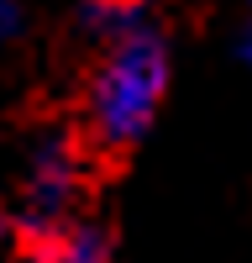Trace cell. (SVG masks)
<instances>
[{"label":"cell","mask_w":252,"mask_h":263,"mask_svg":"<svg viewBox=\"0 0 252 263\" xmlns=\"http://www.w3.org/2000/svg\"><path fill=\"white\" fill-rule=\"evenodd\" d=\"M168 95V37L132 11L105 27V48L84 79V132L90 153L126 158L153 126Z\"/></svg>","instance_id":"cell-1"},{"label":"cell","mask_w":252,"mask_h":263,"mask_svg":"<svg viewBox=\"0 0 252 263\" xmlns=\"http://www.w3.org/2000/svg\"><path fill=\"white\" fill-rule=\"evenodd\" d=\"M84 158H90V142L69 137V132H53V137L37 142L27 179H21V216H27L32 237L69 221V211L84 190Z\"/></svg>","instance_id":"cell-2"},{"label":"cell","mask_w":252,"mask_h":263,"mask_svg":"<svg viewBox=\"0 0 252 263\" xmlns=\"http://www.w3.org/2000/svg\"><path fill=\"white\" fill-rule=\"evenodd\" d=\"M32 263H111V248H105V237L95 227L63 221L53 232L32 237Z\"/></svg>","instance_id":"cell-3"},{"label":"cell","mask_w":252,"mask_h":263,"mask_svg":"<svg viewBox=\"0 0 252 263\" xmlns=\"http://www.w3.org/2000/svg\"><path fill=\"white\" fill-rule=\"evenodd\" d=\"M16 27H21V0H0V42L16 37Z\"/></svg>","instance_id":"cell-4"},{"label":"cell","mask_w":252,"mask_h":263,"mask_svg":"<svg viewBox=\"0 0 252 263\" xmlns=\"http://www.w3.org/2000/svg\"><path fill=\"white\" fill-rule=\"evenodd\" d=\"M242 58L252 63V16H247V32H242Z\"/></svg>","instance_id":"cell-5"},{"label":"cell","mask_w":252,"mask_h":263,"mask_svg":"<svg viewBox=\"0 0 252 263\" xmlns=\"http://www.w3.org/2000/svg\"><path fill=\"white\" fill-rule=\"evenodd\" d=\"M116 6H137V0H116Z\"/></svg>","instance_id":"cell-6"},{"label":"cell","mask_w":252,"mask_h":263,"mask_svg":"<svg viewBox=\"0 0 252 263\" xmlns=\"http://www.w3.org/2000/svg\"><path fill=\"white\" fill-rule=\"evenodd\" d=\"M0 237H6V227H0Z\"/></svg>","instance_id":"cell-7"}]
</instances>
